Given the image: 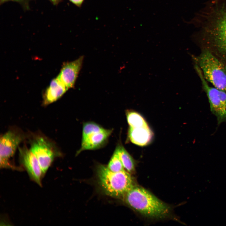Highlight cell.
Listing matches in <instances>:
<instances>
[{
  "label": "cell",
  "mask_w": 226,
  "mask_h": 226,
  "mask_svg": "<svg viewBox=\"0 0 226 226\" xmlns=\"http://www.w3.org/2000/svg\"><path fill=\"white\" fill-rule=\"evenodd\" d=\"M126 116L129 127L134 128L148 126L145 119L136 111L128 110L126 111Z\"/></svg>",
  "instance_id": "5bb4252c"
},
{
  "label": "cell",
  "mask_w": 226,
  "mask_h": 226,
  "mask_svg": "<svg viewBox=\"0 0 226 226\" xmlns=\"http://www.w3.org/2000/svg\"><path fill=\"white\" fill-rule=\"evenodd\" d=\"M127 136L128 139L133 143L144 146L151 143L153 133L148 126L134 128L129 127Z\"/></svg>",
  "instance_id": "8fae6325"
},
{
  "label": "cell",
  "mask_w": 226,
  "mask_h": 226,
  "mask_svg": "<svg viewBox=\"0 0 226 226\" xmlns=\"http://www.w3.org/2000/svg\"><path fill=\"white\" fill-rule=\"evenodd\" d=\"M195 60L207 81L215 88L226 91V66L207 50Z\"/></svg>",
  "instance_id": "3957f363"
},
{
  "label": "cell",
  "mask_w": 226,
  "mask_h": 226,
  "mask_svg": "<svg viewBox=\"0 0 226 226\" xmlns=\"http://www.w3.org/2000/svg\"><path fill=\"white\" fill-rule=\"evenodd\" d=\"M83 59L81 56L74 61L64 63L56 77L68 89L74 85Z\"/></svg>",
  "instance_id": "9c48e42d"
},
{
  "label": "cell",
  "mask_w": 226,
  "mask_h": 226,
  "mask_svg": "<svg viewBox=\"0 0 226 226\" xmlns=\"http://www.w3.org/2000/svg\"><path fill=\"white\" fill-rule=\"evenodd\" d=\"M78 6H80L82 3L83 0H69Z\"/></svg>",
  "instance_id": "e0dca14e"
},
{
  "label": "cell",
  "mask_w": 226,
  "mask_h": 226,
  "mask_svg": "<svg viewBox=\"0 0 226 226\" xmlns=\"http://www.w3.org/2000/svg\"><path fill=\"white\" fill-rule=\"evenodd\" d=\"M204 27L208 40L226 57V7L215 9Z\"/></svg>",
  "instance_id": "277c9868"
},
{
  "label": "cell",
  "mask_w": 226,
  "mask_h": 226,
  "mask_svg": "<svg viewBox=\"0 0 226 226\" xmlns=\"http://www.w3.org/2000/svg\"><path fill=\"white\" fill-rule=\"evenodd\" d=\"M105 128L98 124L92 121H88L83 123L82 139L89 134L95 132L101 131Z\"/></svg>",
  "instance_id": "2e32d148"
},
{
  "label": "cell",
  "mask_w": 226,
  "mask_h": 226,
  "mask_svg": "<svg viewBox=\"0 0 226 226\" xmlns=\"http://www.w3.org/2000/svg\"><path fill=\"white\" fill-rule=\"evenodd\" d=\"M51 2L53 3H56L58 2L59 0H50Z\"/></svg>",
  "instance_id": "d6986e66"
},
{
  "label": "cell",
  "mask_w": 226,
  "mask_h": 226,
  "mask_svg": "<svg viewBox=\"0 0 226 226\" xmlns=\"http://www.w3.org/2000/svg\"><path fill=\"white\" fill-rule=\"evenodd\" d=\"M130 208L146 218L161 219L168 218L171 213V207L148 190L134 185L122 198Z\"/></svg>",
  "instance_id": "6da1fadb"
},
{
  "label": "cell",
  "mask_w": 226,
  "mask_h": 226,
  "mask_svg": "<svg viewBox=\"0 0 226 226\" xmlns=\"http://www.w3.org/2000/svg\"><path fill=\"white\" fill-rule=\"evenodd\" d=\"M21 164L30 178L39 186H42L43 175L38 161L30 150L25 147L19 148Z\"/></svg>",
  "instance_id": "ba28073f"
},
{
  "label": "cell",
  "mask_w": 226,
  "mask_h": 226,
  "mask_svg": "<svg viewBox=\"0 0 226 226\" xmlns=\"http://www.w3.org/2000/svg\"><path fill=\"white\" fill-rule=\"evenodd\" d=\"M2 2H5L8 1H19L21 0H1Z\"/></svg>",
  "instance_id": "ac0fdd59"
},
{
  "label": "cell",
  "mask_w": 226,
  "mask_h": 226,
  "mask_svg": "<svg viewBox=\"0 0 226 226\" xmlns=\"http://www.w3.org/2000/svg\"><path fill=\"white\" fill-rule=\"evenodd\" d=\"M131 174L124 170L113 172L103 164L98 165L96 175L98 183L105 194L114 198H122L134 185Z\"/></svg>",
  "instance_id": "7a4b0ae2"
},
{
  "label": "cell",
  "mask_w": 226,
  "mask_h": 226,
  "mask_svg": "<svg viewBox=\"0 0 226 226\" xmlns=\"http://www.w3.org/2000/svg\"><path fill=\"white\" fill-rule=\"evenodd\" d=\"M68 89L57 78L53 79L46 89L43 95V104L46 105L60 98Z\"/></svg>",
  "instance_id": "7c38bea8"
},
{
  "label": "cell",
  "mask_w": 226,
  "mask_h": 226,
  "mask_svg": "<svg viewBox=\"0 0 226 226\" xmlns=\"http://www.w3.org/2000/svg\"><path fill=\"white\" fill-rule=\"evenodd\" d=\"M23 137L14 131L9 130L0 138V168L19 170V168L12 164L9 159L14 155L16 149Z\"/></svg>",
  "instance_id": "8992f818"
},
{
  "label": "cell",
  "mask_w": 226,
  "mask_h": 226,
  "mask_svg": "<svg viewBox=\"0 0 226 226\" xmlns=\"http://www.w3.org/2000/svg\"><path fill=\"white\" fill-rule=\"evenodd\" d=\"M115 150L117 152L124 169L132 174L135 171V162L134 159L120 143H118Z\"/></svg>",
  "instance_id": "4fadbf2b"
},
{
  "label": "cell",
  "mask_w": 226,
  "mask_h": 226,
  "mask_svg": "<svg viewBox=\"0 0 226 226\" xmlns=\"http://www.w3.org/2000/svg\"><path fill=\"white\" fill-rule=\"evenodd\" d=\"M112 131V129H105L101 131L92 133L82 139L81 147L77 151L76 155L84 150H96L103 147L107 143Z\"/></svg>",
  "instance_id": "30bf717a"
},
{
  "label": "cell",
  "mask_w": 226,
  "mask_h": 226,
  "mask_svg": "<svg viewBox=\"0 0 226 226\" xmlns=\"http://www.w3.org/2000/svg\"><path fill=\"white\" fill-rule=\"evenodd\" d=\"M30 150L37 158L44 176L56 155L51 145L45 138L39 137L33 141Z\"/></svg>",
  "instance_id": "52a82bcc"
},
{
  "label": "cell",
  "mask_w": 226,
  "mask_h": 226,
  "mask_svg": "<svg viewBox=\"0 0 226 226\" xmlns=\"http://www.w3.org/2000/svg\"><path fill=\"white\" fill-rule=\"evenodd\" d=\"M107 166L109 170L113 172H118L125 170L118 154L116 150Z\"/></svg>",
  "instance_id": "9a60e30c"
},
{
  "label": "cell",
  "mask_w": 226,
  "mask_h": 226,
  "mask_svg": "<svg viewBox=\"0 0 226 226\" xmlns=\"http://www.w3.org/2000/svg\"><path fill=\"white\" fill-rule=\"evenodd\" d=\"M195 68L208 97L211 111L216 116L218 124L226 122V91L209 86L199 67L196 66Z\"/></svg>",
  "instance_id": "5b68a950"
}]
</instances>
